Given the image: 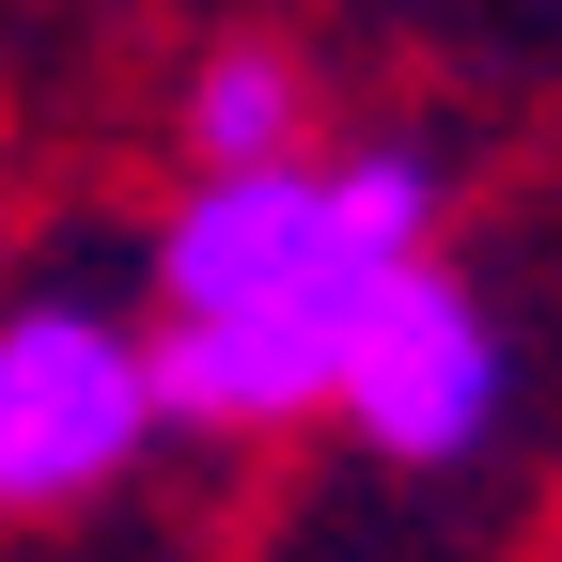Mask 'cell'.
<instances>
[{
  "label": "cell",
  "instance_id": "cell-4",
  "mask_svg": "<svg viewBox=\"0 0 562 562\" xmlns=\"http://www.w3.org/2000/svg\"><path fill=\"white\" fill-rule=\"evenodd\" d=\"M313 63L281 47V32H235V47H203L188 63V172H220V157H297L313 140Z\"/></svg>",
  "mask_w": 562,
  "mask_h": 562
},
{
  "label": "cell",
  "instance_id": "cell-3",
  "mask_svg": "<svg viewBox=\"0 0 562 562\" xmlns=\"http://www.w3.org/2000/svg\"><path fill=\"white\" fill-rule=\"evenodd\" d=\"M501 391H516V344H501V313H484L469 281L422 250L391 297L360 313L328 422H344V438H360L375 469H469L484 438H501Z\"/></svg>",
  "mask_w": 562,
  "mask_h": 562
},
{
  "label": "cell",
  "instance_id": "cell-1",
  "mask_svg": "<svg viewBox=\"0 0 562 562\" xmlns=\"http://www.w3.org/2000/svg\"><path fill=\"white\" fill-rule=\"evenodd\" d=\"M453 172L422 140H297V157H220L157 220V406L172 438H297L344 391V344L391 281L438 250Z\"/></svg>",
  "mask_w": 562,
  "mask_h": 562
},
{
  "label": "cell",
  "instance_id": "cell-2",
  "mask_svg": "<svg viewBox=\"0 0 562 562\" xmlns=\"http://www.w3.org/2000/svg\"><path fill=\"white\" fill-rule=\"evenodd\" d=\"M172 438L157 406V328L125 297H0V516H94Z\"/></svg>",
  "mask_w": 562,
  "mask_h": 562
}]
</instances>
